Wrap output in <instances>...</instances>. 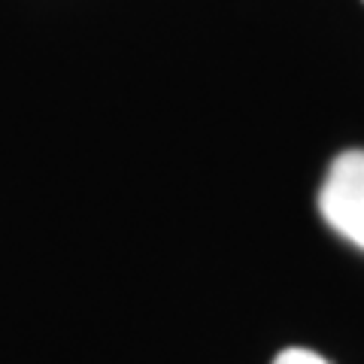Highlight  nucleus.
I'll list each match as a JSON object with an SVG mask.
<instances>
[{"label":"nucleus","mask_w":364,"mask_h":364,"mask_svg":"<svg viewBox=\"0 0 364 364\" xmlns=\"http://www.w3.org/2000/svg\"><path fill=\"white\" fill-rule=\"evenodd\" d=\"M273 364H328L322 355H316V352L310 349H298V346H291V349H282L277 358H273Z\"/></svg>","instance_id":"nucleus-2"},{"label":"nucleus","mask_w":364,"mask_h":364,"mask_svg":"<svg viewBox=\"0 0 364 364\" xmlns=\"http://www.w3.org/2000/svg\"><path fill=\"white\" fill-rule=\"evenodd\" d=\"M318 210L340 237L364 249V149L340 152L318 188Z\"/></svg>","instance_id":"nucleus-1"}]
</instances>
